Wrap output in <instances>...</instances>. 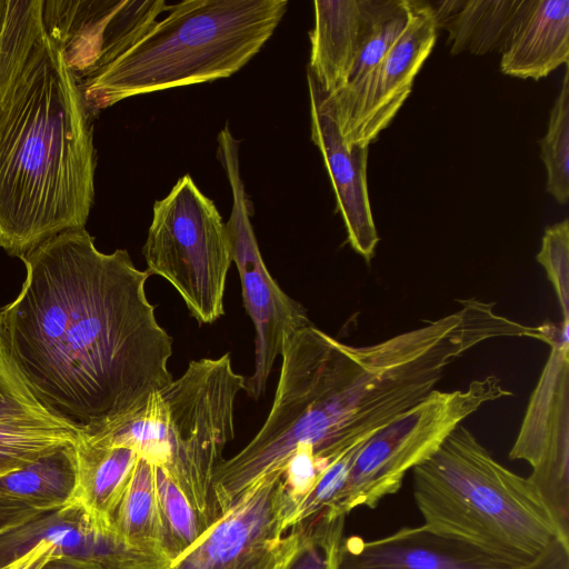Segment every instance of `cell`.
Instances as JSON below:
<instances>
[{"label": "cell", "instance_id": "1", "mask_svg": "<svg viewBox=\"0 0 569 569\" xmlns=\"http://www.w3.org/2000/svg\"><path fill=\"white\" fill-rule=\"evenodd\" d=\"M26 278L1 309L4 342L27 388L82 437L141 407L172 381V338L129 252L69 230L20 258Z\"/></svg>", "mask_w": 569, "mask_h": 569}, {"label": "cell", "instance_id": "2", "mask_svg": "<svg viewBox=\"0 0 569 569\" xmlns=\"http://www.w3.org/2000/svg\"><path fill=\"white\" fill-rule=\"evenodd\" d=\"M93 119L46 32L0 99V249L10 257L86 228L94 202Z\"/></svg>", "mask_w": 569, "mask_h": 569}, {"label": "cell", "instance_id": "3", "mask_svg": "<svg viewBox=\"0 0 569 569\" xmlns=\"http://www.w3.org/2000/svg\"><path fill=\"white\" fill-rule=\"evenodd\" d=\"M287 0H186L128 50L79 80L93 118L139 94L228 78L271 38Z\"/></svg>", "mask_w": 569, "mask_h": 569}, {"label": "cell", "instance_id": "4", "mask_svg": "<svg viewBox=\"0 0 569 569\" xmlns=\"http://www.w3.org/2000/svg\"><path fill=\"white\" fill-rule=\"evenodd\" d=\"M412 477L423 526L438 535L526 566L555 540L569 543L529 479L498 462L462 425Z\"/></svg>", "mask_w": 569, "mask_h": 569}, {"label": "cell", "instance_id": "5", "mask_svg": "<svg viewBox=\"0 0 569 569\" xmlns=\"http://www.w3.org/2000/svg\"><path fill=\"white\" fill-rule=\"evenodd\" d=\"M246 377L230 355L189 362L186 371L139 408L88 440L133 450L161 469L209 527L218 518L213 479L234 437V408Z\"/></svg>", "mask_w": 569, "mask_h": 569}, {"label": "cell", "instance_id": "6", "mask_svg": "<svg viewBox=\"0 0 569 569\" xmlns=\"http://www.w3.org/2000/svg\"><path fill=\"white\" fill-rule=\"evenodd\" d=\"M142 253L147 271L164 278L199 323L223 316L232 262L226 222L190 174L154 202Z\"/></svg>", "mask_w": 569, "mask_h": 569}, {"label": "cell", "instance_id": "7", "mask_svg": "<svg viewBox=\"0 0 569 569\" xmlns=\"http://www.w3.org/2000/svg\"><path fill=\"white\" fill-rule=\"evenodd\" d=\"M511 395L496 376L473 380L465 390L431 391L358 450L329 517L375 509L398 492L407 473L431 457L466 418L482 405Z\"/></svg>", "mask_w": 569, "mask_h": 569}, {"label": "cell", "instance_id": "8", "mask_svg": "<svg viewBox=\"0 0 569 569\" xmlns=\"http://www.w3.org/2000/svg\"><path fill=\"white\" fill-rule=\"evenodd\" d=\"M218 158L231 189L232 206L226 222L232 261L241 281L244 308L254 326L253 372L246 390L259 399L286 341L311 325L306 308L274 281L262 259L250 219V203L240 176L239 141L226 124L218 134Z\"/></svg>", "mask_w": 569, "mask_h": 569}, {"label": "cell", "instance_id": "9", "mask_svg": "<svg viewBox=\"0 0 569 569\" xmlns=\"http://www.w3.org/2000/svg\"><path fill=\"white\" fill-rule=\"evenodd\" d=\"M538 329L550 353L509 457L531 466L527 478L569 537V320Z\"/></svg>", "mask_w": 569, "mask_h": 569}, {"label": "cell", "instance_id": "10", "mask_svg": "<svg viewBox=\"0 0 569 569\" xmlns=\"http://www.w3.org/2000/svg\"><path fill=\"white\" fill-rule=\"evenodd\" d=\"M290 512L282 473L252 486L166 569H276Z\"/></svg>", "mask_w": 569, "mask_h": 569}, {"label": "cell", "instance_id": "11", "mask_svg": "<svg viewBox=\"0 0 569 569\" xmlns=\"http://www.w3.org/2000/svg\"><path fill=\"white\" fill-rule=\"evenodd\" d=\"M437 40L429 2L410 0V14L398 40L363 82L348 97L328 94L348 146L369 147L411 92L415 77Z\"/></svg>", "mask_w": 569, "mask_h": 569}, {"label": "cell", "instance_id": "12", "mask_svg": "<svg viewBox=\"0 0 569 569\" xmlns=\"http://www.w3.org/2000/svg\"><path fill=\"white\" fill-rule=\"evenodd\" d=\"M168 8L163 0H46L43 20L80 80L128 50Z\"/></svg>", "mask_w": 569, "mask_h": 569}, {"label": "cell", "instance_id": "13", "mask_svg": "<svg viewBox=\"0 0 569 569\" xmlns=\"http://www.w3.org/2000/svg\"><path fill=\"white\" fill-rule=\"evenodd\" d=\"M311 139L327 168L347 237L355 251L370 261L379 236L370 206L367 162L369 147L348 146L328 93L308 72Z\"/></svg>", "mask_w": 569, "mask_h": 569}, {"label": "cell", "instance_id": "14", "mask_svg": "<svg viewBox=\"0 0 569 569\" xmlns=\"http://www.w3.org/2000/svg\"><path fill=\"white\" fill-rule=\"evenodd\" d=\"M42 542L57 546V555L88 559L109 569H164L158 559L126 546L112 530L98 528L76 501L0 532V568Z\"/></svg>", "mask_w": 569, "mask_h": 569}, {"label": "cell", "instance_id": "15", "mask_svg": "<svg viewBox=\"0 0 569 569\" xmlns=\"http://www.w3.org/2000/svg\"><path fill=\"white\" fill-rule=\"evenodd\" d=\"M527 566L491 556L421 525L402 527L372 540L358 536L343 538L338 569H525Z\"/></svg>", "mask_w": 569, "mask_h": 569}, {"label": "cell", "instance_id": "16", "mask_svg": "<svg viewBox=\"0 0 569 569\" xmlns=\"http://www.w3.org/2000/svg\"><path fill=\"white\" fill-rule=\"evenodd\" d=\"M381 0H316L308 72L322 91L346 87Z\"/></svg>", "mask_w": 569, "mask_h": 569}, {"label": "cell", "instance_id": "17", "mask_svg": "<svg viewBox=\"0 0 569 569\" xmlns=\"http://www.w3.org/2000/svg\"><path fill=\"white\" fill-rule=\"evenodd\" d=\"M561 64H569V0H525L501 52V71L539 80Z\"/></svg>", "mask_w": 569, "mask_h": 569}, {"label": "cell", "instance_id": "18", "mask_svg": "<svg viewBox=\"0 0 569 569\" xmlns=\"http://www.w3.org/2000/svg\"><path fill=\"white\" fill-rule=\"evenodd\" d=\"M525 0H445L429 2L437 29L448 31L450 52H502Z\"/></svg>", "mask_w": 569, "mask_h": 569}, {"label": "cell", "instance_id": "19", "mask_svg": "<svg viewBox=\"0 0 569 569\" xmlns=\"http://www.w3.org/2000/svg\"><path fill=\"white\" fill-rule=\"evenodd\" d=\"M138 459L128 448L98 445L84 437L79 440L74 501L98 528L112 530L113 516Z\"/></svg>", "mask_w": 569, "mask_h": 569}, {"label": "cell", "instance_id": "20", "mask_svg": "<svg viewBox=\"0 0 569 569\" xmlns=\"http://www.w3.org/2000/svg\"><path fill=\"white\" fill-rule=\"evenodd\" d=\"M78 442L61 445L37 460L0 476V496L44 511L72 503L78 479Z\"/></svg>", "mask_w": 569, "mask_h": 569}, {"label": "cell", "instance_id": "21", "mask_svg": "<svg viewBox=\"0 0 569 569\" xmlns=\"http://www.w3.org/2000/svg\"><path fill=\"white\" fill-rule=\"evenodd\" d=\"M112 530L129 548L168 567L162 550L156 466L140 457L113 516Z\"/></svg>", "mask_w": 569, "mask_h": 569}, {"label": "cell", "instance_id": "22", "mask_svg": "<svg viewBox=\"0 0 569 569\" xmlns=\"http://www.w3.org/2000/svg\"><path fill=\"white\" fill-rule=\"evenodd\" d=\"M46 32L43 0H8L0 34V99L21 73Z\"/></svg>", "mask_w": 569, "mask_h": 569}, {"label": "cell", "instance_id": "23", "mask_svg": "<svg viewBox=\"0 0 569 569\" xmlns=\"http://www.w3.org/2000/svg\"><path fill=\"white\" fill-rule=\"evenodd\" d=\"M345 520L321 513L291 527L276 569H338Z\"/></svg>", "mask_w": 569, "mask_h": 569}, {"label": "cell", "instance_id": "24", "mask_svg": "<svg viewBox=\"0 0 569 569\" xmlns=\"http://www.w3.org/2000/svg\"><path fill=\"white\" fill-rule=\"evenodd\" d=\"M81 438L76 429L64 423L0 420V476Z\"/></svg>", "mask_w": 569, "mask_h": 569}, {"label": "cell", "instance_id": "25", "mask_svg": "<svg viewBox=\"0 0 569 569\" xmlns=\"http://www.w3.org/2000/svg\"><path fill=\"white\" fill-rule=\"evenodd\" d=\"M156 487L162 550L170 563L190 548L208 527L179 488L157 467Z\"/></svg>", "mask_w": 569, "mask_h": 569}, {"label": "cell", "instance_id": "26", "mask_svg": "<svg viewBox=\"0 0 569 569\" xmlns=\"http://www.w3.org/2000/svg\"><path fill=\"white\" fill-rule=\"evenodd\" d=\"M410 0H381L348 80L340 91L330 94L339 100L351 94L383 59L407 26Z\"/></svg>", "mask_w": 569, "mask_h": 569}, {"label": "cell", "instance_id": "27", "mask_svg": "<svg viewBox=\"0 0 569 569\" xmlns=\"http://www.w3.org/2000/svg\"><path fill=\"white\" fill-rule=\"evenodd\" d=\"M547 171L546 189L560 204L569 199V68L566 64L560 91L550 112L546 136L540 141Z\"/></svg>", "mask_w": 569, "mask_h": 569}, {"label": "cell", "instance_id": "28", "mask_svg": "<svg viewBox=\"0 0 569 569\" xmlns=\"http://www.w3.org/2000/svg\"><path fill=\"white\" fill-rule=\"evenodd\" d=\"M0 420L63 423L31 395L8 352L0 309ZM66 425V423H64Z\"/></svg>", "mask_w": 569, "mask_h": 569}, {"label": "cell", "instance_id": "29", "mask_svg": "<svg viewBox=\"0 0 569 569\" xmlns=\"http://www.w3.org/2000/svg\"><path fill=\"white\" fill-rule=\"evenodd\" d=\"M537 261L545 269L558 298L562 319L569 320V220L546 228Z\"/></svg>", "mask_w": 569, "mask_h": 569}, {"label": "cell", "instance_id": "30", "mask_svg": "<svg viewBox=\"0 0 569 569\" xmlns=\"http://www.w3.org/2000/svg\"><path fill=\"white\" fill-rule=\"evenodd\" d=\"M44 510L17 499L0 496V532L12 528Z\"/></svg>", "mask_w": 569, "mask_h": 569}, {"label": "cell", "instance_id": "31", "mask_svg": "<svg viewBox=\"0 0 569 569\" xmlns=\"http://www.w3.org/2000/svg\"><path fill=\"white\" fill-rule=\"evenodd\" d=\"M525 569H569V543L560 539L555 540Z\"/></svg>", "mask_w": 569, "mask_h": 569}, {"label": "cell", "instance_id": "32", "mask_svg": "<svg viewBox=\"0 0 569 569\" xmlns=\"http://www.w3.org/2000/svg\"><path fill=\"white\" fill-rule=\"evenodd\" d=\"M57 546L42 542L26 556L0 569H39L51 556L57 555Z\"/></svg>", "mask_w": 569, "mask_h": 569}, {"label": "cell", "instance_id": "33", "mask_svg": "<svg viewBox=\"0 0 569 569\" xmlns=\"http://www.w3.org/2000/svg\"><path fill=\"white\" fill-rule=\"evenodd\" d=\"M39 569H109L96 561L63 555L51 556Z\"/></svg>", "mask_w": 569, "mask_h": 569}, {"label": "cell", "instance_id": "34", "mask_svg": "<svg viewBox=\"0 0 569 569\" xmlns=\"http://www.w3.org/2000/svg\"><path fill=\"white\" fill-rule=\"evenodd\" d=\"M8 0H0V34L3 28L6 13H7Z\"/></svg>", "mask_w": 569, "mask_h": 569}]
</instances>
